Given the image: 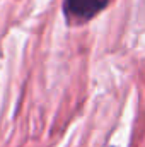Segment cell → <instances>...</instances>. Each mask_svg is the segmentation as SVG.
Returning <instances> with one entry per match:
<instances>
[{
	"instance_id": "1",
	"label": "cell",
	"mask_w": 145,
	"mask_h": 147,
	"mask_svg": "<svg viewBox=\"0 0 145 147\" xmlns=\"http://www.w3.org/2000/svg\"><path fill=\"white\" fill-rule=\"evenodd\" d=\"M111 0H63V14L68 24H82L104 10Z\"/></svg>"
}]
</instances>
